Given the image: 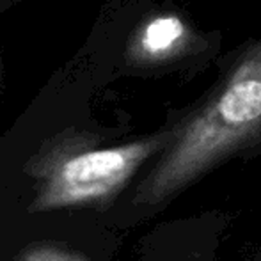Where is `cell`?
<instances>
[{
  "label": "cell",
  "mask_w": 261,
  "mask_h": 261,
  "mask_svg": "<svg viewBox=\"0 0 261 261\" xmlns=\"http://www.w3.org/2000/svg\"><path fill=\"white\" fill-rule=\"evenodd\" d=\"M261 137V41L229 69L213 96L174 135L135 192V203L160 204Z\"/></svg>",
  "instance_id": "cell-1"
},
{
  "label": "cell",
  "mask_w": 261,
  "mask_h": 261,
  "mask_svg": "<svg viewBox=\"0 0 261 261\" xmlns=\"http://www.w3.org/2000/svg\"><path fill=\"white\" fill-rule=\"evenodd\" d=\"M174 130L126 144L100 146L96 135L66 128L29 156L23 172L32 183L31 213L107 208L142 164L164 151Z\"/></svg>",
  "instance_id": "cell-2"
},
{
  "label": "cell",
  "mask_w": 261,
  "mask_h": 261,
  "mask_svg": "<svg viewBox=\"0 0 261 261\" xmlns=\"http://www.w3.org/2000/svg\"><path fill=\"white\" fill-rule=\"evenodd\" d=\"M190 41V29L176 14H158L135 31L126 55L134 64L155 66L183 54Z\"/></svg>",
  "instance_id": "cell-3"
},
{
  "label": "cell",
  "mask_w": 261,
  "mask_h": 261,
  "mask_svg": "<svg viewBox=\"0 0 261 261\" xmlns=\"http://www.w3.org/2000/svg\"><path fill=\"white\" fill-rule=\"evenodd\" d=\"M13 261H91L86 254L59 242H34L23 247Z\"/></svg>",
  "instance_id": "cell-4"
}]
</instances>
